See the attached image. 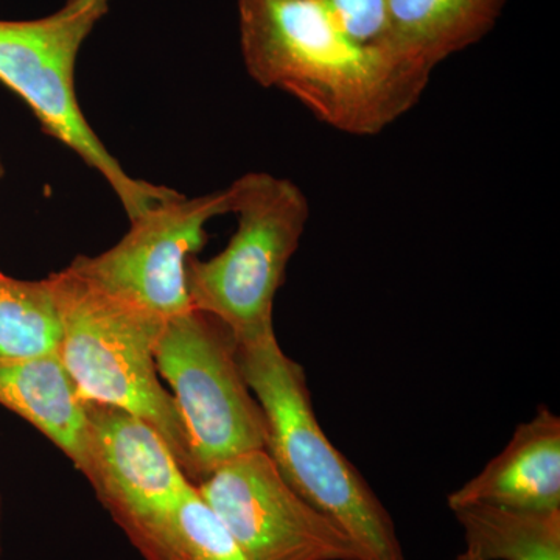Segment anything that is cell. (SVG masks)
Here are the masks:
<instances>
[{"mask_svg": "<svg viewBox=\"0 0 560 560\" xmlns=\"http://www.w3.org/2000/svg\"><path fill=\"white\" fill-rule=\"evenodd\" d=\"M250 79L350 136L381 135L415 108L430 70L350 38L316 0H238Z\"/></svg>", "mask_w": 560, "mask_h": 560, "instance_id": "cell-1", "label": "cell"}, {"mask_svg": "<svg viewBox=\"0 0 560 560\" xmlns=\"http://www.w3.org/2000/svg\"><path fill=\"white\" fill-rule=\"evenodd\" d=\"M238 364L267 423V448L283 480L352 540L360 560H407L385 504L320 429L307 374L275 331L238 345Z\"/></svg>", "mask_w": 560, "mask_h": 560, "instance_id": "cell-2", "label": "cell"}, {"mask_svg": "<svg viewBox=\"0 0 560 560\" xmlns=\"http://www.w3.org/2000/svg\"><path fill=\"white\" fill-rule=\"evenodd\" d=\"M60 318L58 355L81 399L110 405L150 423L190 480L189 445L172 394L158 381L161 323L72 268L47 278Z\"/></svg>", "mask_w": 560, "mask_h": 560, "instance_id": "cell-3", "label": "cell"}, {"mask_svg": "<svg viewBox=\"0 0 560 560\" xmlns=\"http://www.w3.org/2000/svg\"><path fill=\"white\" fill-rule=\"evenodd\" d=\"M109 5L110 0H66L60 10L39 20L0 21V83L31 108L47 136L60 140L108 183L132 221L179 194L127 173L80 108L77 60Z\"/></svg>", "mask_w": 560, "mask_h": 560, "instance_id": "cell-4", "label": "cell"}, {"mask_svg": "<svg viewBox=\"0 0 560 560\" xmlns=\"http://www.w3.org/2000/svg\"><path fill=\"white\" fill-rule=\"evenodd\" d=\"M230 190L237 231L212 259L190 257L186 287L191 308L221 320L242 345L275 331L276 294L307 228L311 208L293 180L271 173H246Z\"/></svg>", "mask_w": 560, "mask_h": 560, "instance_id": "cell-5", "label": "cell"}, {"mask_svg": "<svg viewBox=\"0 0 560 560\" xmlns=\"http://www.w3.org/2000/svg\"><path fill=\"white\" fill-rule=\"evenodd\" d=\"M154 363L183 420L194 485L235 456L267 448V423L238 364V342L221 320L195 311L162 327Z\"/></svg>", "mask_w": 560, "mask_h": 560, "instance_id": "cell-6", "label": "cell"}, {"mask_svg": "<svg viewBox=\"0 0 560 560\" xmlns=\"http://www.w3.org/2000/svg\"><path fill=\"white\" fill-rule=\"evenodd\" d=\"M231 213L230 187L187 198L176 195L130 221V231L98 256L69 268L132 307L167 323L191 308L186 265L208 242L210 220Z\"/></svg>", "mask_w": 560, "mask_h": 560, "instance_id": "cell-7", "label": "cell"}, {"mask_svg": "<svg viewBox=\"0 0 560 560\" xmlns=\"http://www.w3.org/2000/svg\"><path fill=\"white\" fill-rule=\"evenodd\" d=\"M195 486L253 560H360L348 534L290 488L267 451L235 456Z\"/></svg>", "mask_w": 560, "mask_h": 560, "instance_id": "cell-8", "label": "cell"}, {"mask_svg": "<svg viewBox=\"0 0 560 560\" xmlns=\"http://www.w3.org/2000/svg\"><path fill=\"white\" fill-rule=\"evenodd\" d=\"M86 401L91 482L117 525L172 511L194 485L150 423L110 405Z\"/></svg>", "mask_w": 560, "mask_h": 560, "instance_id": "cell-9", "label": "cell"}, {"mask_svg": "<svg viewBox=\"0 0 560 560\" xmlns=\"http://www.w3.org/2000/svg\"><path fill=\"white\" fill-rule=\"evenodd\" d=\"M451 511L470 504L560 510V419L547 407L515 429L480 474L453 490Z\"/></svg>", "mask_w": 560, "mask_h": 560, "instance_id": "cell-10", "label": "cell"}, {"mask_svg": "<svg viewBox=\"0 0 560 560\" xmlns=\"http://www.w3.org/2000/svg\"><path fill=\"white\" fill-rule=\"evenodd\" d=\"M0 405L49 438L84 475L91 474V425L86 401L58 352L0 359Z\"/></svg>", "mask_w": 560, "mask_h": 560, "instance_id": "cell-11", "label": "cell"}, {"mask_svg": "<svg viewBox=\"0 0 560 560\" xmlns=\"http://www.w3.org/2000/svg\"><path fill=\"white\" fill-rule=\"evenodd\" d=\"M506 0H388L390 49L430 72L480 43Z\"/></svg>", "mask_w": 560, "mask_h": 560, "instance_id": "cell-12", "label": "cell"}, {"mask_svg": "<svg viewBox=\"0 0 560 560\" xmlns=\"http://www.w3.org/2000/svg\"><path fill=\"white\" fill-rule=\"evenodd\" d=\"M121 529L145 560H253L195 485L172 511Z\"/></svg>", "mask_w": 560, "mask_h": 560, "instance_id": "cell-13", "label": "cell"}, {"mask_svg": "<svg viewBox=\"0 0 560 560\" xmlns=\"http://www.w3.org/2000/svg\"><path fill=\"white\" fill-rule=\"evenodd\" d=\"M452 512L467 550L482 560H560V510L470 504Z\"/></svg>", "mask_w": 560, "mask_h": 560, "instance_id": "cell-14", "label": "cell"}, {"mask_svg": "<svg viewBox=\"0 0 560 560\" xmlns=\"http://www.w3.org/2000/svg\"><path fill=\"white\" fill-rule=\"evenodd\" d=\"M61 326L49 282L0 271V359L58 352Z\"/></svg>", "mask_w": 560, "mask_h": 560, "instance_id": "cell-15", "label": "cell"}, {"mask_svg": "<svg viewBox=\"0 0 560 560\" xmlns=\"http://www.w3.org/2000/svg\"><path fill=\"white\" fill-rule=\"evenodd\" d=\"M346 35L364 46L390 49L388 0H316ZM396 54V51H394ZM399 55V54H397Z\"/></svg>", "mask_w": 560, "mask_h": 560, "instance_id": "cell-16", "label": "cell"}, {"mask_svg": "<svg viewBox=\"0 0 560 560\" xmlns=\"http://www.w3.org/2000/svg\"><path fill=\"white\" fill-rule=\"evenodd\" d=\"M453 560H482L480 556L475 555V552H471L470 550H466L464 548V551H460L458 556H456Z\"/></svg>", "mask_w": 560, "mask_h": 560, "instance_id": "cell-17", "label": "cell"}, {"mask_svg": "<svg viewBox=\"0 0 560 560\" xmlns=\"http://www.w3.org/2000/svg\"><path fill=\"white\" fill-rule=\"evenodd\" d=\"M5 176V164H3L2 156H0V179Z\"/></svg>", "mask_w": 560, "mask_h": 560, "instance_id": "cell-18", "label": "cell"}]
</instances>
